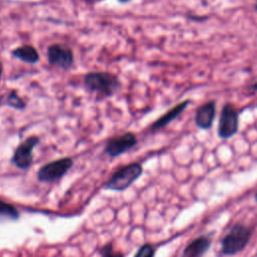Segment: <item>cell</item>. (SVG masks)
<instances>
[{
	"label": "cell",
	"instance_id": "10",
	"mask_svg": "<svg viewBox=\"0 0 257 257\" xmlns=\"http://www.w3.org/2000/svg\"><path fill=\"white\" fill-rule=\"evenodd\" d=\"M190 103V99H185L176 104L175 106H173L170 110H168L166 113L161 115L156 121H154V123L152 124V131H159L167 126L170 122L176 119L182 112H184Z\"/></svg>",
	"mask_w": 257,
	"mask_h": 257
},
{
	"label": "cell",
	"instance_id": "7",
	"mask_svg": "<svg viewBox=\"0 0 257 257\" xmlns=\"http://www.w3.org/2000/svg\"><path fill=\"white\" fill-rule=\"evenodd\" d=\"M137 143V137L133 133H126L108 140L104 147V153L111 158L118 157L133 149Z\"/></svg>",
	"mask_w": 257,
	"mask_h": 257
},
{
	"label": "cell",
	"instance_id": "1",
	"mask_svg": "<svg viewBox=\"0 0 257 257\" xmlns=\"http://www.w3.org/2000/svg\"><path fill=\"white\" fill-rule=\"evenodd\" d=\"M84 85L90 91L110 96L119 88L120 82L115 75L107 72H89L84 76Z\"/></svg>",
	"mask_w": 257,
	"mask_h": 257
},
{
	"label": "cell",
	"instance_id": "17",
	"mask_svg": "<svg viewBox=\"0 0 257 257\" xmlns=\"http://www.w3.org/2000/svg\"><path fill=\"white\" fill-rule=\"evenodd\" d=\"M250 88L253 89V90H257V82H254L250 85Z\"/></svg>",
	"mask_w": 257,
	"mask_h": 257
},
{
	"label": "cell",
	"instance_id": "19",
	"mask_svg": "<svg viewBox=\"0 0 257 257\" xmlns=\"http://www.w3.org/2000/svg\"><path fill=\"white\" fill-rule=\"evenodd\" d=\"M119 2H121V3H125V2H128L130 0H118Z\"/></svg>",
	"mask_w": 257,
	"mask_h": 257
},
{
	"label": "cell",
	"instance_id": "3",
	"mask_svg": "<svg viewBox=\"0 0 257 257\" xmlns=\"http://www.w3.org/2000/svg\"><path fill=\"white\" fill-rule=\"evenodd\" d=\"M239 130V111L231 102H226L221 109L217 135L220 139L227 140L237 134Z\"/></svg>",
	"mask_w": 257,
	"mask_h": 257
},
{
	"label": "cell",
	"instance_id": "22",
	"mask_svg": "<svg viewBox=\"0 0 257 257\" xmlns=\"http://www.w3.org/2000/svg\"><path fill=\"white\" fill-rule=\"evenodd\" d=\"M256 107H257V104H256Z\"/></svg>",
	"mask_w": 257,
	"mask_h": 257
},
{
	"label": "cell",
	"instance_id": "2",
	"mask_svg": "<svg viewBox=\"0 0 257 257\" xmlns=\"http://www.w3.org/2000/svg\"><path fill=\"white\" fill-rule=\"evenodd\" d=\"M143 173V168L139 163L124 166L114 172L106 182L105 188L112 191H123L127 189Z\"/></svg>",
	"mask_w": 257,
	"mask_h": 257
},
{
	"label": "cell",
	"instance_id": "11",
	"mask_svg": "<svg viewBox=\"0 0 257 257\" xmlns=\"http://www.w3.org/2000/svg\"><path fill=\"white\" fill-rule=\"evenodd\" d=\"M210 246V241L205 238L201 237L193 242H191L186 249L183 252L182 257H202L206 251L209 249Z\"/></svg>",
	"mask_w": 257,
	"mask_h": 257
},
{
	"label": "cell",
	"instance_id": "16",
	"mask_svg": "<svg viewBox=\"0 0 257 257\" xmlns=\"http://www.w3.org/2000/svg\"><path fill=\"white\" fill-rule=\"evenodd\" d=\"M154 255H155L154 247L150 244H145L138 250L135 257H154Z\"/></svg>",
	"mask_w": 257,
	"mask_h": 257
},
{
	"label": "cell",
	"instance_id": "6",
	"mask_svg": "<svg viewBox=\"0 0 257 257\" xmlns=\"http://www.w3.org/2000/svg\"><path fill=\"white\" fill-rule=\"evenodd\" d=\"M39 143V139L35 136L25 139L15 150L11 162L19 169H28L33 162V149Z\"/></svg>",
	"mask_w": 257,
	"mask_h": 257
},
{
	"label": "cell",
	"instance_id": "18",
	"mask_svg": "<svg viewBox=\"0 0 257 257\" xmlns=\"http://www.w3.org/2000/svg\"><path fill=\"white\" fill-rule=\"evenodd\" d=\"M2 72H3V66H2V63H1V61H0V79H1Z\"/></svg>",
	"mask_w": 257,
	"mask_h": 257
},
{
	"label": "cell",
	"instance_id": "4",
	"mask_svg": "<svg viewBox=\"0 0 257 257\" xmlns=\"http://www.w3.org/2000/svg\"><path fill=\"white\" fill-rule=\"evenodd\" d=\"M250 230L243 225H236L224 237L222 241V251L227 255L236 254L241 251L250 239Z\"/></svg>",
	"mask_w": 257,
	"mask_h": 257
},
{
	"label": "cell",
	"instance_id": "14",
	"mask_svg": "<svg viewBox=\"0 0 257 257\" xmlns=\"http://www.w3.org/2000/svg\"><path fill=\"white\" fill-rule=\"evenodd\" d=\"M7 105L14 107L16 109H23L25 107V102L23 101V99L17 94V92L15 90L10 91V93L8 94L7 97Z\"/></svg>",
	"mask_w": 257,
	"mask_h": 257
},
{
	"label": "cell",
	"instance_id": "20",
	"mask_svg": "<svg viewBox=\"0 0 257 257\" xmlns=\"http://www.w3.org/2000/svg\"><path fill=\"white\" fill-rule=\"evenodd\" d=\"M254 8H255V10H257V3L254 5Z\"/></svg>",
	"mask_w": 257,
	"mask_h": 257
},
{
	"label": "cell",
	"instance_id": "13",
	"mask_svg": "<svg viewBox=\"0 0 257 257\" xmlns=\"http://www.w3.org/2000/svg\"><path fill=\"white\" fill-rule=\"evenodd\" d=\"M20 217L19 211L11 204L0 200V223L16 221Z\"/></svg>",
	"mask_w": 257,
	"mask_h": 257
},
{
	"label": "cell",
	"instance_id": "5",
	"mask_svg": "<svg viewBox=\"0 0 257 257\" xmlns=\"http://www.w3.org/2000/svg\"><path fill=\"white\" fill-rule=\"evenodd\" d=\"M71 158H62L42 166L37 172V179L40 182H53L62 178L72 167Z\"/></svg>",
	"mask_w": 257,
	"mask_h": 257
},
{
	"label": "cell",
	"instance_id": "8",
	"mask_svg": "<svg viewBox=\"0 0 257 257\" xmlns=\"http://www.w3.org/2000/svg\"><path fill=\"white\" fill-rule=\"evenodd\" d=\"M47 58L50 64L68 69L74 62L72 51L60 44H52L47 49Z\"/></svg>",
	"mask_w": 257,
	"mask_h": 257
},
{
	"label": "cell",
	"instance_id": "9",
	"mask_svg": "<svg viewBox=\"0 0 257 257\" xmlns=\"http://www.w3.org/2000/svg\"><path fill=\"white\" fill-rule=\"evenodd\" d=\"M216 116V102L210 100L198 107L195 113V123L201 130H209Z\"/></svg>",
	"mask_w": 257,
	"mask_h": 257
},
{
	"label": "cell",
	"instance_id": "15",
	"mask_svg": "<svg viewBox=\"0 0 257 257\" xmlns=\"http://www.w3.org/2000/svg\"><path fill=\"white\" fill-rule=\"evenodd\" d=\"M99 253H100L101 257H123L122 253L113 250L111 243H106L105 245H103L100 248Z\"/></svg>",
	"mask_w": 257,
	"mask_h": 257
},
{
	"label": "cell",
	"instance_id": "12",
	"mask_svg": "<svg viewBox=\"0 0 257 257\" xmlns=\"http://www.w3.org/2000/svg\"><path fill=\"white\" fill-rule=\"evenodd\" d=\"M12 55L27 63H36L39 60L37 50L31 45H23L12 51Z\"/></svg>",
	"mask_w": 257,
	"mask_h": 257
},
{
	"label": "cell",
	"instance_id": "21",
	"mask_svg": "<svg viewBox=\"0 0 257 257\" xmlns=\"http://www.w3.org/2000/svg\"><path fill=\"white\" fill-rule=\"evenodd\" d=\"M255 200H256V201H257V193H256V194H255Z\"/></svg>",
	"mask_w": 257,
	"mask_h": 257
}]
</instances>
